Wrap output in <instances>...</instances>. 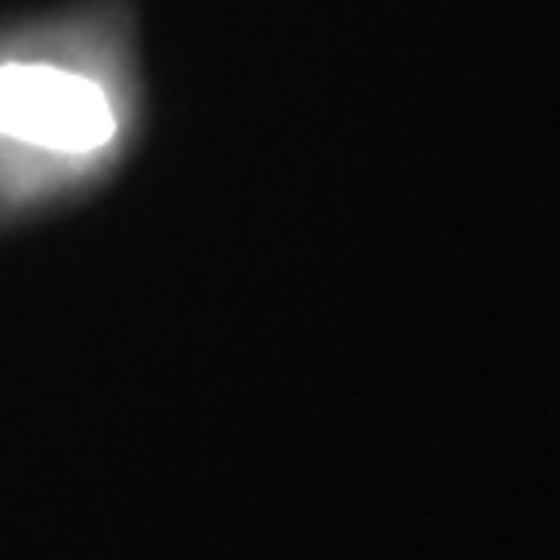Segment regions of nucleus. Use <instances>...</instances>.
Here are the masks:
<instances>
[{
	"instance_id": "nucleus-1",
	"label": "nucleus",
	"mask_w": 560,
	"mask_h": 560,
	"mask_svg": "<svg viewBox=\"0 0 560 560\" xmlns=\"http://www.w3.org/2000/svg\"><path fill=\"white\" fill-rule=\"evenodd\" d=\"M120 117L108 88L55 62H0V141L83 166L108 154Z\"/></svg>"
}]
</instances>
